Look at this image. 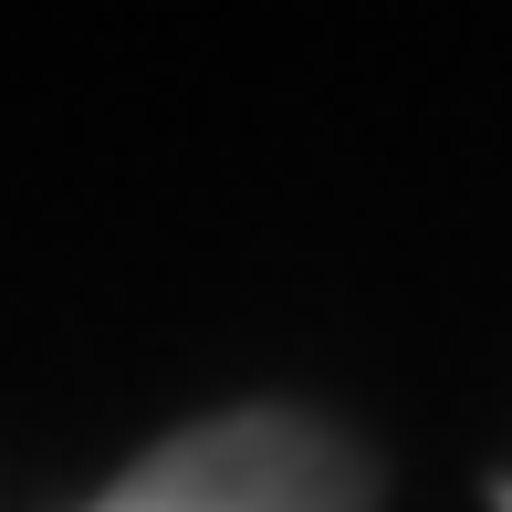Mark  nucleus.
<instances>
[{
  "mask_svg": "<svg viewBox=\"0 0 512 512\" xmlns=\"http://www.w3.org/2000/svg\"><path fill=\"white\" fill-rule=\"evenodd\" d=\"M84 512H377V460L304 408H220L157 439Z\"/></svg>",
  "mask_w": 512,
  "mask_h": 512,
  "instance_id": "nucleus-1",
  "label": "nucleus"
}]
</instances>
